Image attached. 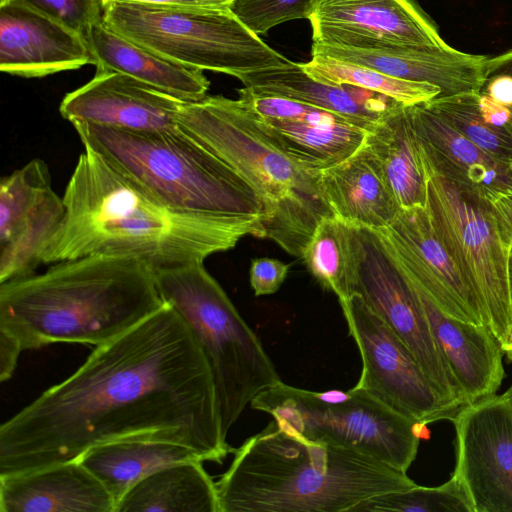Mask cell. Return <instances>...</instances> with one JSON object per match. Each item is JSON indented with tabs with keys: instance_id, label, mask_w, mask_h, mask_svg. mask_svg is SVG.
Returning <instances> with one entry per match:
<instances>
[{
	"instance_id": "29",
	"label": "cell",
	"mask_w": 512,
	"mask_h": 512,
	"mask_svg": "<svg viewBox=\"0 0 512 512\" xmlns=\"http://www.w3.org/2000/svg\"><path fill=\"white\" fill-rule=\"evenodd\" d=\"M64 214L63 198L51 188L0 236V283L34 274Z\"/></svg>"
},
{
	"instance_id": "27",
	"label": "cell",
	"mask_w": 512,
	"mask_h": 512,
	"mask_svg": "<svg viewBox=\"0 0 512 512\" xmlns=\"http://www.w3.org/2000/svg\"><path fill=\"white\" fill-rule=\"evenodd\" d=\"M115 512H220L216 482L202 461L167 465L137 483Z\"/></svg>"
},
{
	"instance_id": "47",
	"label": "cell",
	"mask_w": 512,
	"mask_h": 512,
	"mask_svg": "<svg viewBox=\"0 0 512 512\" xmlns=\"http://www.w3.org/2000/svg\"><path fill=\"white\" fill-rule=\"evenodd\" d=\"M509 282H510V293H511V302H512V243H511L510 258H509Z\"/></svg>"
},
{
	"instance_id": "10",
	"label": "cell",
	"mask_w": 512,
	"mask_h": 512,
	"mask_svg": "<svg viewBox=\"0 0 512 512\" xmlns=\"http://www.w3.org/2000/svg\"><path fill=\"white\" fill-rule=\"evenodd\" d=\"M421 157L430 222L486 324L501 343L512 326L511 244L487 200L459 189L440 175L422 153Z\"/></svg>"
},
{
	"instance_id": "12",
	"label": "cell",
	"mask_w": 512,
	"mask_h": 512,
	"mask_svg": "<svg viewBox=\"0 0 512 512\" xmlns=\"http://www.w3.org/2000/svg\"><path fill=\"white\" fill-rule=\"evenodd\" d=\"M360 353L356 389L421 425L452 420V409L392 329L356 294L339 301Z\"/></svg>"
},
{
	"instance_id": "45",
	"label": "cell",
	"mask_w": 512,
	"mask_h": 512,
	"mask_svg": "<svg viewBox=\"0 0 512 512\" xmlns=\"http://www.w3.org/2000/svg\"><path fill=\"white\" fill-rule=\"evenodd\" d=\"M500 345L503 354L507 357L508 360L512 361V326L510 327L506 338L503 340V342L500 343Z\"/></svg>"
},
{
	"instance_id": "40",
	"label": "cell",
	"mask_w": 512,
	"mask_h": 512,
	"mask_svg": "<svg viewBox=\"0 0 512 512\" xmlns=\"http://www.w3.org/2000/svg\"><path fill=\"white\" fill-rule=\"evenodd\" d=\"M479 109L484 121L494 127H507L512 118L510 107L497 103L485 93L480 94Z\"/></svg>"
},
{
	"instance_id": "5",
	"label": "cell",
	"mask_w": 512,
	"mask_h": 512,
	"mask_svg": "<svg viewBox=\"0 0 512 512\" xmlns=\"http://www.w3.org/2000/svg\"><path fill=\"white\" fill-rule=\"evenodd\" d=\"M177 125L258 193L264 208V238L302 258L318 224L333 216L320 187L319 171L288 155L239 98L207 95L182 102Z\"/></svg>"
},
{
	"instance_id": "4",
	"label": "cell",
	"mask_w": 512,
	"mask_h": 512,
	"mask_svg": "<svg viewBox=\"0 0 512 512\" xmlns=\"http://www.w3.org/2000/svg\"><path fill=\"white\" fill-rule=\"evenodd\" d=\"M216 482L220 512H351L416 483L357 450L307 442L271 421L233 451Z\"/></svg>"
},
{
	"instance_id": "15",
	"label": "cell",
	"mask_w": 512,
	"mask_h": 512,
	"mask_svg": "<svg viewBox=\"0 0 512 512\" xmlns=\"http://www.w3.org/2000/svg\"><path fill=\"white\" fill-rule=\"evenodd\" d=\"M379 231L403 273L445 315L488 326L437 237L425 206L401 208L393 223Z\"/></svg>"
},
{
	"instance_id": "25",
	"label": "cell",
	"mask_w": 512,
	"mask_h": 512,
	"mask_svg": "<svg viewBox=\"0 0 512 512\" xmlns=\"http://www.w3.org/2000/svg\"><path fill=\"white\" fill-rule=\"evenodd\" d=\"M364 145L400 207L425 206L426 176L406 106L399 104L370 128Z\"/></svg>"
},
{
	"instance_id": "7",
	"label": "cell",
	"mask_w": 512,
	"mask_h": 512,
	"mask_svg": "<svg viewBox=\"0 0 512 512\" xmlns=\"http://www.w3.org/2000/svg\"><path fill=\"white\" fill-rule=\"evenodd\" d=\"M153 272L163 302L180 315L206 359L227 437L247 405L282 380L260 339L203 262Z\"/></svg>"
},
{
	"instance_id": "21",
	"label": "cell",
	"mask_w": 512,
	"mask_h": 512,
	"mask_svg": "<svg viewBox=\"0 0 512 512\" xmlns=\"http://www.w3.org/2000/svg\"><path fill=\"white\" fill-rule=\"evenodd\" d=\"M410 283L418 295L442 356L461 389L465 405L495 395L505 375L504 354L490 328L445 315Z\"/></svg>"
},
{
	"instance_id": "31",
	"label": "cell",
	"mask_w": 512,
	"mask_h": 512,
	"mask_svg": "<svg viewBox=\"0 0 512 512\" xmlns=\"http://www.w3.org/2000/svg\"><path fill=\"white\" fill-rule=\"evenodd\" d=\"M302 259L309 273L338 301L353 295L350 230L346 222L335 216L324 218L308 241Z\"/></svg>"
},
{
	"instance_id": "36",
	"label": "cell",
	"mask_w": 512,
	"mask_h": 512,
	"mask_svg": "<svg viewBox=\"0 0 512 512\" xmlns=\"http://www.w3.org/2000/svg\"><path fill=\"white\" fill-rule=\"evenodd\" d=\"M312 0H233L237 19L256 35L295 19H307Z\"/></svg>"
},
{
	"instance_id": "51",
	"label": "cell",
	"mask_w": 512,
	"mask_h": 512,
	"mask_svg": "<svg viewBox=\"0 0 512 512\" xmlns=\"http://www.w3.org/2000/svg\"><path fill=\"white\" fill-rule=\"evenodd\" d=\"M229 1H231V2H232L233 0H229Z\"/></svg>"
},
{
	"instance_id": "46",
	"label": "cell",
	"mask_w": 512,
	"mask_h": 512,
	"mask_svg": "<svg viewBox=\"0 0 512 512\" xmlns=\"http://www.w3.org/2000/svg\"><path fill=\"white\" fill-rule=\"evenodd\" d=\"M501 225V224H500ZM502 231L507 240L512 243V225H501Z\"/></svg>"
},
{
	"instance_id": "24",
	"label": "cell",
	"mask_w": 512,
	"mask_h": 512,
	"mask_svg": "<svg viewBox=\"0 0 512 512\" xmlns=\"http://www.w3.org/2000/svg\"><path fill=\"white\" fill-rule=\"evenodd\" d=\"M85 38L98 69L128 75L184 102L207 96L210 82L202 70L167 60L123 37L103 22L92 27Z\"/></svg>"
},
{
	"instance_id": "16",
	"label": "cell",
	"mask_w": 512,
	"mask_h": 512,
	"mask_svg": "<svg viewBox=\"0 0 512 512\" xmlns=\"http://www.w3.org/2000/svg\"><path fill=\"white\" fill-rule=\"evenodd\" d=\"M182 102L128 75L96 68L90 81L64 96L59 111L72 125L173 131L179 129L177 114Z\"/></svg>"
},
{
	"instance_id": "28",
	"label": "cell",
	"mask_w": 512,
	"mask_h": 512,
	"mask_svg": "<svg viewBox=\"0 0 512 512\" xmlns=\"http://www.w3.org/2000/svg\"><path fill=\"white\" fill-rule=\"evenodd\" d=\"M266 132L303 166L320 171L335 166L364 144L367 130L350 123L315 124L266 119Z\"/></svg>"
},
{
	"instance_id": "1",
	"label": "cell",
	"mask_w": 512,
	"mask_h": 512,
	"mask_svg": "<svg viewBox=\"0 0 512 512\" xmlns=\"http://www.w3.org/2000/svg\"><path fill=\"white\" fill-rule=\"evenodd\" d=\"M152 440L187 446L221 464L223 434L206 359L168 304L97 346L66 380L0 426V476L77 460L106 443Z\"/></svg>"
},
{
	"instance_id": "13",
	"label": "cell",
	"mask_w": 512,
	"mask_h": 512,
	"mask_svg": "<svg viewBox=\"0 0 512 512\" xmlns=\"http://www.w3.org/2000/svg\"><path fill=\"white\" fill-rule=\"evenodd\" d=\"M453 472L474 512H512V407L507 395L467 404L452 419Z\"/></svg>"
},
{
	"instance_id": "6",
	"label": "cell",
	"mask_w": 512,
	"mask_h": 512,
	"mask_svg": "<svg viewBox=\"0 0 512 512\" xmlns=\"http://www.w3.org/2000/svg\"><path fill=\"white\" fill-rule=\"evenodd\" d=\"M73 127L84 148L168 206L242 221L257 227L264 238V208L258 193L180 128L129 131L84 123Z\"/></svg>"
},
{
	"instance_id": "42",
	"label": "cell",
	"mask_w": 512,
	"mask_h": 512,
	"mask_svg": "<svg viewBox=\"0 0 512 512\" xmlns=\"http://www.w3.org/2000/svg\"><path fill=\"white\" fill-rule=\"evenodd\" d=\"M102 6L113 2H129L153 5H178V6H200V7H229V0H100Z\"/></svg>"
},
{
	"instance_id": "11",
	"label": "cell",
	"mask_w": 512,
	"mask_h": 512,
	"mask_svg": "<svg viewBox=\"0 0 512 512\" xmlns=\"http://www.w3.org/2000/svg\"><path fill=\"white\" fill-rule=\"evenodd\" d=\"M348 225L352 293L392 329L445 402L458 412L465 406L463 394L442 356L414 287L379 230Z\"/></svg>"
},
{
	"instance_id": "38",
	"label": "cell",
	"mask_w": 512,
	"mask_h": 512,
	"mask_svg": "<svg viewBox=\"0 0 512 512\" xmlns=\"http://www.w3.org/2000/svg\"><path fill=\"white\" fill-rule=\"evenodd\" d=\"M289 265L273 258H256L251 261L249 280L255 296L276 293L284 283Z\"/></svg>"
},
{
	"instance_id": "2",
	"label": "cell",
	"mask_w": 512,
	"mask_h": 512,
	"mask_svg": "<svg viewBox=\"0 0 512 512\" xmlns=\"http://www.w3.org/2000/svg\"><path fill=\"white\" fill-rule=\"evenodd\" d=\"M64 218L42 263L91 255L133 258L153 270L203 262L260 230L235 219L175 209L84 148L62 196Z\"/></svg>"
},
{
	"instance_id": "50",
	"label": "cell",
	"mask_w": 512,
	"mask_h": 512,
	"mask_svg": "<svg viewBox=\"0 0 512 512\" xmlns=\"http://www.w3.org/2000/svg\"><path fill=\"white\" fill-rule=\"evenodd\" d=\"M8 1H10V0H0V5H1V4H5V3H6V2H8Z\"/></svg>"
},
{
	"instance_id": "14",
	"label": "cell",
	"mask_w": 512,
	"mask_h": 512,
	"mask_svg": "<svg viewBox=\"0 0 512 512\" xmlns=\"http://www.w3.org/2000/svg\"><path fill=\"white\" fill-rule=\"evenodd\" d=\"M312 45L442 47L447 43L415 0H312Z\"/></svg>"
},
{
	"instance_id": "8",
	"label": "cell",
	"mask_w": 512,
	"mask_h": 512,
	"mask_svg": "<svg viewBox=\"0 0 512 512\" xmlns=\"http://www.w3.org/2000/svg\"><path fill=\"white\" fill-rule=\"evenodd\" d=\"M103 23L167 60L237 79L289 61L229 7L113 2L103 7Z\"/></svg>"
},
{
	"instance_id": "37",
	"label": "cell",
	"mask_w": 512,
	"mask_h": 512,
	"mask_svg": "<svg viewBox=\"0 0 512 512\" xmlns=\"http://www.w3.org/2000/svg\"><path fill=\"white\" fill-rule=\"evenodd\" d=\"M23 1L34 9L84 36L92 27L103 22V6L100 0Z\"/></svg>"
},
{
	"instance_id": "26",
	"label": "cell",
	"mask_w": 512,
	"mask_h": 512,
	"mask_svg": "<svg viewBox=\"0 0 512 512\" xmlns=\"http://www.w3.org/2000/svg\"><path fill=\"white\" fill-rule=\"evenodd\" d=\"M77 460L101 482L116 506L137 483L158 469L184 461L203 462L202 457L187 446L152 440L98 445Z\"/></svg>"
},
{
	"instance_id": "30",
	"label": "cell",
	"mask_w": 512,
	"mask_h": 512,
	"mask_svg": "<svg viewBox=\"0 0 512 512\" xmlns=\"http://www.w3.org/2000/svg\"><path fill=\"white\" fill-rule=\"evenodd\" d=\"M300 66L311 78L322 83L359 87L390 97L404 106L425 103L441 94L440 88L430 83L395 78L326 56L312 55L310 61Z\"/></svg>"
},
{
	"instance_id": "32",
	"label": "cell",
	"mask_w": 512,
	"mask_h": 512,
	"mask_svg": "<svg viewBox=\"0 0 512 512\" xmlns=\"http://www.w3.org/2000/svg\"><path fill=\"white\" fill-rule=\"evenodd\" d=\"M481 92L438 96L424 105L447 120L478 148L512 165V135L507 127L486 123L480 113Z\"/></svg>"
},
{
	"instance_id": "44",
	"label": "cell",
	"mask_w": 512,
	"mask_h": 512,
	"mask_svg": "<svg viewBox=\"0 0 512 512\" xmlns=\"http://www.w3.org/2000/svg\"><path fill=\"white\" fill-rule=\"evenodd\" d=\"M488 202L501 225H512V188L497 194Z\"/></svg>"
},
{
	"instance_id": "23",
	"label": "cell",
	"mask_w": 512,
	"mask_h": 512,
	"mask_svg": "<svg viewBox=\"0 0 512 512\" xmlns=\"http://www.w3.org/2000/svg\"><path fill=\"white\" fill-rule=\"evenodd\" d=\"M319 183L333 216L350 225L384 229L401 209L364 144L343 162L320 170Z\"/></svg>"
},
{
	"instance_id": "9",
	"label": "cell",
	"mask_w": 512,
	"mask_h": 512,
	"mask_svg": "<svg viewBox=\"0 0 512 512\" xmlns=\"http://www.w3.org/2000/svg\"><path fill=\"white\" fill-rule=\"evenodd\" d=\"M250 406L294 437L357 450L403 472L416 458L424 427L354 387L315 392L280 382Z\"/></svg>"
},
{
	"instance_id": "35",
	"label": "cell",
	"mask_w": 512,
	"mask_h": 512,
	"mask_svg": "<svg viewBox=\"0 0 512 512\" xmlns=\"http://www.w3.org/2000/svg\"><path fill=\"white\" fill-rule=\"evenodd\" d=\"M238 94L239 99L262 118L315 124L350 123L355 125L337 113L283 97L258 94L246 87L239 89Z\"/></svg>"
},
{
	"instance_id": "20",
	"label": "cell",
	"mask_w": 512,
	"mask_h": 512,
	"mask_svg": "<svg viewBox=\"0 0 512 512\" xmlns=\"http://www.w3.org/2000/svg\"><path fill=\"white\" fill-rule=\"evenodd\" d=\"M101 482L79 461L0 476V512H115Z\"/></svg>"
},
{
	"instance_id": "41",
	"label": "cell",
	"mask_w": 512,
	"mask_h": 512,
	"mask_svg": "<svg viewBox=\"0 0 512 512\" xmlns=\"http://www.w3.org/2000/svg\"><path fill=\"white\" fill-rule=\"evenodd\" d=\"M486 93L494 101L504 106H512V77L498 75L486 82ZM485 84V85H486Z\"/></svg>"
},
{
	"instance_id": "34",
	"label": "cell",
	"mask_w": 512,
	"mask_h": 512,
	"mask_svg": "<svg viewBox=\"0 0 512 512\" xmlns=\"http://www.w3.org/2000/svg\"><path fill=\"white\" fill-rule=\"evenodd\" d=\"M51 188L49 168L40 158L4 176L0 182V236L8 233Z\"/></svg>"
},
{
	"instance_id": "33",
	"label": "cell",
	"mask_w": 512,
	"mask_h": 512,
	"mask_svg": "<svg viewBox=\"0 0 512 512\" xmlns=\"http://www.w3.org/2000/svg\"><path fill=\"white\" fill-rule=\"evenodd\" d=\"M474 512L471 501L455 476L437 487L417 484L403 491L368 498L351 512Z\"/></svg>"
},
{
	"instance_id": "22",
	"label": "cell",
	"mask_w": 512,
	"mask_h": 512,
	"mask_svg": "<svg viewBox=\"0 0 512 512\" xmlns=\"http://www.w3.org/2000/svg\"><path fill=\"white\" fill-rule=\"evenodd\" d=\"M239 80L255 93L283 97L337 113L367 131L401 104L359 87L322 83L311 78L300 63L290 60L278 67L245 74Z\"/></svg>"
},
{
	"instance_id": "39",
	"label": "cell",
	"mask_w": 512,
	"mask_h": 512,
	"mask_svg": "<svg viewBox=\"0 0 512 512\" xmlns=\"http://www.w3.org/2000/svg\"><path fill=\"white\" fill-rule=\"evenodd\" d=\"M23 351L20 343L9 333L0 329V380L7 381L11 378Z\"/></svg>"
},
{
	"instance_id": "3",
	"label": "cell",
	"mask_w": 512,
	"mask_h": 512,
	"mask_svg": "<svg viewBox=\"0 0 512 512\" xmlns=\"http://www.w3.org/2000/svg\"><path fill=\"white\" fill-rule=\"evenodd\" d=\"M163 305L149 265L91 255L0 283V329L23 350L61 342L97 347L135 328Z\"/></svg>"
},
{
	"instance_id": "48",
	"label": "cell",
	"mask_w": 512,
	"mask_h": 512,
	"mask_svg": "<svg viewBox=\"0 0 512 512\" xmlns=\"http://www.w3.org/2000/svg\"><path fill=\"white\" fill-rule=\"evenodd\" d=\"M505 394L507 395L508 400L512 407V383H511L510 387L508 388V390L505 392Z\"/></svg>"
},
{
	"instance_id": "43",
	"label": "cell",
	"mask_w": 512,
	"mask_h": 512,
	"mask_svg": "<svg viewBox=\"0 0 512 512\" xmlns=\"http://www.w3.org/2000/svg\"><path fill=\"white\" fill-rule=\"evenodd\" d=\"M498 75L512 77V49L494 57H488L485 66L486 82Z\"/></svg>"
},
{
	"instance_id": "49",
	"label": "cell",
	"mask_w": 512,
	"mask_h": 512,
	"mask_svg": "<svg viewBox=\"0 0 512 512\" xmlns=\"http://www.w3.org/2000/svg\"><path fill=\"white\" fill-rule=\"evenodd\" d=\"M510 109H511V111H512V106H510ZM507 128H508V130L510 131V133L512 134V118H511L510 123L507 125Z\"/></svg>"
},
{
	"instance_id": "17",
	"label": "cell",
	"mask_w": 512,
	"mask_h": 512,
	"mask_svg": "<svg viewBox=\"0 0 512 512\" xmlns=\"http://www.w3.org/2000/svg\"><path fill=\"white\" fill-rule=\"evenodd\" d=\"M94 65L84 35L29 6L23 0L0 5V70L41 78Z\"/></svg>"
},
{
	"instance_id": "18",
	"label": "cell",
	"mask_w": 512,
	"mask_h": 512,
	"mask_svg": "<svg viewBox=\"0 0 512 512\" xmlns=\"http://www.w3.org/2000/svg\"><path fill=\"white\" fill-rule=\"evenodd\" d=\"M312 55L368 67L386 75L440 88L439 96L482 92L486 84L483 55L442 47L389 46L347 48L312 45Z\"/></svg>"
},
{
	"instance_id": "19",
	"label": "cell",
	"mask_w": 512,
	"mask_h": 512,
	"mask_svg": "<svg viewBox=\"0 0 512 512\" xmlns=\"http://www.w3.org/2000/svg\"><path fill=\"white\" fill-rule=\"evenodd\" d=\"M422 155L459 189L490 200L512 188V165L478 148L424 103L406 106Z\"/></svg>"
}]
</instances>
